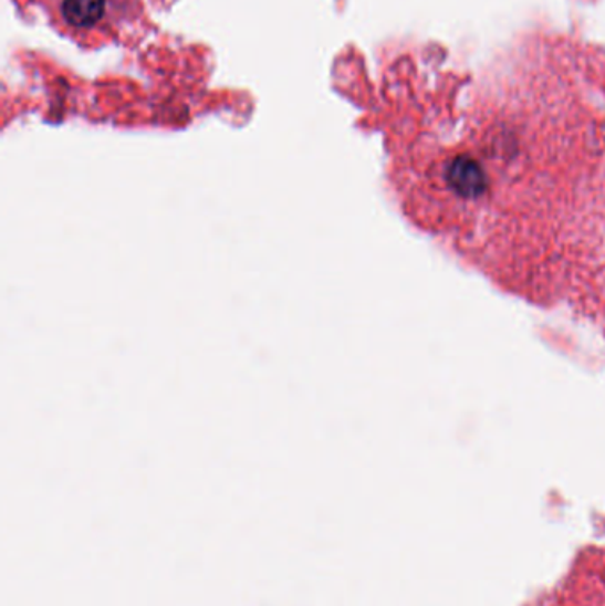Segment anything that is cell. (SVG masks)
<instances>
[{"mask_svg": "<svg viewBox=\"0 0 605 606\" xmlns=\"http://www.w3.org/2000/svg\"><path fill=\"white\" fill-rule=\"evenodd\" d=\"M107 10V0H63L61 11L72 28H95Z\"/></svg>", "mask_w": 605, "mask_h": 606, "instance_id": "1", "label": "cell"}]
</instances>
